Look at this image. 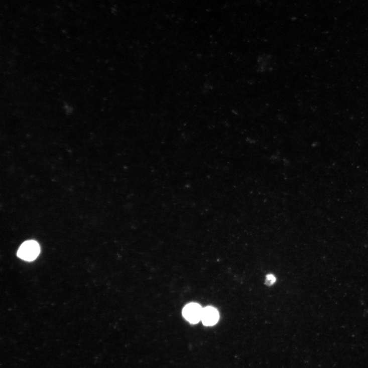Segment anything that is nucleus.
<instances>
[{
  "label": "nucleus",
  "instance_id": "nucleus-3",
  "mask_svg": "<svg viewBox=\"0 0 368 368\" xmlns=\"http://www.w3.org/2000/svg\"><path fill=\"white\" fill-rule=\"evenodd\" d=\"M218 311L212 307H207L203 308L202 321L205 326H213L217 323L219 320Z\"/></svg>",
  "mask_w": 368,
  "mask_h": 368
},
{
  "label": "nucleus",
  "instance_id": "nucleus-4",
  "mask_svg": "<svg viewBox=\"0 0 368 368\" xmlns=\"http://www.w3.org/2000/svg\"><path fill=\"white\" fill-rule=\"evenodd\" d=\"M275 277L272 274H269L266 276L265 284L268 286H271L275 284Z\"/></svg>",
  "mask_w": 368,
  "mask_h": 368
},
{
  "label": "nucleus",
  "instance_id": "nucleus-1",
  "mask_svg": "<svg viewBox=\"0 0 368 368\" xmlns=\"http://www.w3.org/2000/svg\"><path fill=\"white\" fill-rule=\"evenodd\" d=\"M40 253V247L39 243L34 240L24 242L20 247L17 256L21 259L32 262L35 260Z\"/></svg>",
  "mask_w": 368,
  "mask_h": 368
},
{
  "label": "nucleus",
  "instance_id": "nucleus-2",
  "mask_svg": "<svg viewBox=\"0 0 368 368\" xmlns=\"http://www.w3.org/2000/svg\"><path fill=\"white\" fill-rule=\"evenodd\" d=\"M203 310V308L199 304L191 303L184 308L183 315L190 323L196 324L201 320Z\"/></svg>",
  "mask_w": 368,
  "mask_h": 368
}]
</instances>
